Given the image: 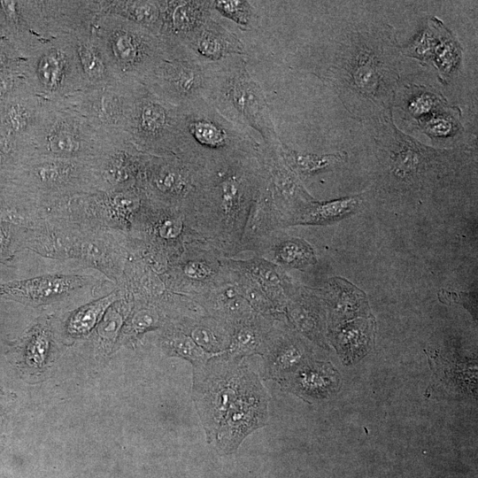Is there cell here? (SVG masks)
Wrapping results in <instances>:
<instances>
[{"label": "cell", "mask_w": 478, "mask_h": 478, "mask_svg": "<svg viewBox=\"0 0 478 478\" xmlns=\"http://www.w3.org/2000/svg\"><path fill=\"white\" fill-rule=\"evenodd\" d=\"M204 73L205 100L229 121L258 132L266 146H281L265 95L249 73L245 56L204 63Z\"/></svg>", "instance_id": "1"}, {"label": "cell", "mask_w": 478, "mask_h": 478, "mask_svg": "<svg viewBox=\"0 0 478 478\" xmlns=\"http://www.w3.org/2000/svg\"><path fill=\"white\" fill-rule=\"evenodd\" d=\"M258 148L249 130L227 120L204 97L178 106L176 153L227 160Z\"/></svg>", "instance_id": "2"}, {"label": "cell", "mask_w": 478, "mask_h": 478, "mask_svg": "<svg viewBox=\"0 0 478 478\" xmlns=\"http://www.w3.org/2000/svg\"><path fill=\"white\" fill-rule=\"evenodd\" d=\"M114 233L51 220L38 235L36 251L46 258L81 261L118 283L120 249Z\"/></svg>", "instance_id": "3"}, {"label": "cell", "mask_w": 478, "mask_h": 478, "mask_svg": "<svg viewBox=\"0 0 478 478\" xmlns=\"http://www.w3.org/2000/svg\"><path fill=\"white\" fill-rule=\"evenodd\" d=\"M215 378L198 399L204 423L213 435L230 419L254 408L266 405L258 380L244 368H230Z\"/></svg>", "instance_id": "4"}, {"label": "cell", "mask_w": 478, "mask_h": 478, "mask_svg": "<svg viewBox=\"0 0 478 478\" xmlns=\"http://www.w3.org/2000/svg\"><path fill=\"white\" fill-rule=\"evenodd\" d=\"M177 109L138 86L134 92L127 129L139 146L158 152H175L177 150Z\"/></svg>", "instance_id": "5"}, {"label": "cell", "mask_w": 478, "mask_h": 478, "mask_svg": "<svg viewBox=\"0 0 478 478\" xmlns=\"http://www.w3.org/2000/svg\"><path fill=\"white\" fill-rule=\"evenodd\" d=\"M167 55L146 81L144 86L162 100L180 106L204 97V63L181 44L165 42Z\"/></svg>", "instance_id": "6"}, {"label": "cell", "mask_w": 478, "mask_h": 478, "mask_svg": "<svg viewBox=\"0 0 478 478\" xmlns=\"http://www.w3.org/2000/svg\"><path fill=\"white\" fill-rule=\"evenodd\" d=\"M96 281L89 274H45L0 283V295L33 305H49L95 288Z\"/></svg>", "instance_id": "7"}, {"label": "cell", "mask_w": 478, "mask_h": 478, "mask_svg": "<svg viewBox=\"0 0 478 478\" xmlns=\"http://www.w3.org/2000/svg\"><path fill=\"white\" fill-rule=\"evenodd\" d=\"M162 24L159 36L183 44L214 13L212 1H160Z\"/></svg>", "instance_id": "8"}, {"label": "cell", "mask_w": 478, "mask_h": 478, "mask_svg": "<svg viewBox=\"0 0 478 478\" xmlns=\"http://www.w3.org/2000/svg\"><path fill=\"white\" fill-rule=\"evenodd\" d=\"M202 63H212L232 55H246L239 37L217 19L215 12L183 44Z\"/></svg>", "instance_id": "9"}, {"label": "cell", "mask_w": 478, "mask_h": 478, "mask_svg": "<svg viewBox=\"0 0 478 478\" xmlns=\"http://www.w3.org/2000/svg\"><path fill=\"white\" fill-rule=\"evenodd\" d=\"M352 53L345 65L350 85L366 98L381 97L387 84L382 60L366 47H358Z\"/></svg>", "instance_id": "10"}, {"label": "cell", "mask_w": 478, "mask_h": 478, "mask_svg": "<svg viewBox=\"0 0 478 478\" xmlns=\"http://www.w3.org/2000/svg\"><path fill=\"white\" fill-rule=\"evenodd\" d=\"M389 153L390 173L402 181H411L426 170L433 150L397 131Z\"/></svg>", "instance_id": "11"}, {"label": "cell", "mask_w": 478, "mask_h": 478, "mask_svg": "<svg viewBox=\"0 0 478 478\" xmlns=\"http://www.w3.org/2000/svg\"><path fill=\"white\" fill-rule=\"evenodd\" d=\"M147 177L151 189L164 197H181L192 188L191 173L176 160L151 163Z\"/></svg>", "instance_id": "12"}, {"label": "cell", "mask_w": 478, "mask_h": 478, "mask_svg": "<svg viewBox=\"0 0 478 478\" xmlns=\"http://www.w3.org/2000/svg\"><path fill=\"white\" fill-rule=\"evenodd\" d=\"M122 297L121 290L115 289L74 310L65 324L66 335L75 339L89 335L96 328L108 308Z\"/></svg>", "instance_id": "13"}, {"label": "cell", "mask_w": 478, "mask_h": 478, "mask_svg": "<svg viewBox=\"0 0 478 478\" xmlns=\"http://www.w3.org/2000/svg\"><path fill=\"white\" fill-rule=\"evenodd\" d=\"M140 166L137 158L120 151L106 159L99 173L110 189H127L131 188Z\"/></svg>", "instance_id": "14"}, {"label": "cell", "mask_w": 478, "mask_h": 478, "mask_svg": "<svg viewBox=\"0 0 478 478\" xmlns=\"http://www.w3.org/2000/svg\"><path fill=\"white\" fill-rule=\"evenodd\" d=\"M282 151L290 166L303 174H313L331 170L345 159V155L343 153H303L285 146H282Z\"/></svg>", "instance_id": "15"}, {"label": "cell", "mask_w": 478, "mask_h": 478, "mask_svg": "<svg viewBox=\"0 0 478 478\" xmlns=\"http://www.w3.org/2000/svg\"><path fill=\"white\" fill-rule=\"evenodd\" d=\"M359 197L334 199L313 204L305 215L306 223H332L353 214L359 207Z\"/></svg>", "instance_id": "16"}, {"label": "cell", "mask_w": 478, "mask_h": 478, "mask_svg": "<svg viewBox=\"0 0 478 478\" xmlns=\"http://www.w3.org/2000/svg\"><path fill=\"white\" fill-rule=\"evenodd\" d=\"M128 20L143 26L159 35L162 24L160 1H131L120 4Z\"/></svg>", "instance_id": "17"}, {"label": "cell", "mask_w": 478, "mask_h": 478, "mask_svg": "<svg viewBox=\"0 0 478 478\" xmlns=\"http://www.w3.org/2000/svg\"><path fill=\"white\" fill-rule=\"evenodd\" d=\"M223 175L216 185L220 205L226 213L232 212L241 202L249 178L243 177V172L232 168L222 173Z\"/></svg>", "instance_id": "18"}, {"label": "cell", "mask_w": 478, "mask_h": 478, "mask_svg": "<svg viewBox=\"0 0 478 478\" xmlns=\"http://www.w3.org/2000/svg\"><path fill=\"white\" fill-rule=\"evenodd\" d=\"M212 8L220 16L227 18L243 31L252 29L258 21L254 2L245 0H215Z\"/></svg>", "instance_id": "19"}, {"label": "cell", "mask_w": 478, "mask_h": 478, "mask_svg": "<svg viewBox=\"0 0 478 478\" xmlns=\"http://www.w3.org/2000/svg\"><path fill=\"white\" fill-rule=\"evenodd\" d=\"M125 309L126 302L122 297L108 308L95 328L97 343L102 349L110 351L116 342L125 320Z\"/></svg>", "instance_id": "20"}, {"label": "cell", "mask_w": 478, "mask_h": 478, "mask_svg": "<svg viewBox=\"0 0 478 478\" xmlns=\"http://www.w3.org/2000/svg\"><path fill=\"white\" fill-rule=\"evenodd\" d=\"M51 345L50 329L42 324L33 328L26 343V359L33 366L44 365Z\"/></svg>", "instance_id": "21"}, {"label": "cell", "mask_w": 478, "mask_h": 478, "mask_svg": "<svg viewBox=\"0 0 478 478\" xmlns=\"http://www.w3.org/2000/svg\"><path fill=\"white\" fill-rule=\"evenodd\" d=\"M460 48L450 36L436 35L432 58L443 74H450L460 60Z\"/></svg>", "instance_id": "22"}, {"label": "cell", "mask_w": 478, "mask_h": 478, "mask_svg": "<svg viewBox=\"0 0 478 478\" xmlns=\"http://www.w3.org/2000/svg\"><path fill=\"white\" fill-rule=\"evenodd\" d=\"M27 230L0 219V263L11 261L25 248Z\"/></svg>", "instance_id": "23"}, {"label": "cell", "mask_w": 478, "mask_h": 478, "mask_svg": "<svg viewBox=\"0 0 478 478\" xmlns=\"http://www.w3.org/2000/svg\"><path fill=\"white\" fill-rule=\"evenodd\" d=\"M48 151L54 158L70 160L81 155V143L71 131H55L48 139Z\"/></svg>", "instance_id": "24"}, {"label": "cell", "mask_w": 478, "mask_h": 478, "mask_svg": "<svg viewBox=\"0 0 478 478\" xmlns=\"http://www.w3.org/2000/svg\"><path fill=\"white\" fill-rule=\"evenodd\" d=\"M277 256L287 265L297 266L314 261L312 250L303 242L296 240L282 243L278 248Z\"/></svg>", "instance_id": "25"}, {"label": "cell", "mask_w": 478, "mask_h": 478, "mask_svg": "<svg viewBox=\"0 0 478 478\" xmlns=\"http://www.w3.org/2000/svg\"><path fill=\"white\" fill-rule=\"evenodd\" d=\"M166 345L174 354L193 361H203L209 356L193 339L185 335H171L166 339Z\"/></svg>", "instance_id": "26"}, {"label": "cell", "mask_w": 478, "mask_h": 478, "mask_svg": "<svg viewBox=\"0 0 478 478\" xmlns=\"http://www.w3.org/2000/svg\"><path fill=\"white\" fill-rule=\"evenodd\" d=\"M436 39V35L428 27H424L407 46L408 55L420 60L429 59L433 55Z\"/></svg>", "instance_id": "27"}, {"label": "cell", "mask_w": 478, "mask_h": 478, "mask_svg": "<svg viewBox=\"0 0 478 478\" xmlns=\"http://www.w3.org/2000/svg\"><path fill=\"white\" fill-rule=\"evenodd\" d=\"M78 54L83 70L90 78L96 80L103 77L104 72L103 59L95 47L88 43L81 44Z\"/></svg>", "instance_id": "28"}, {"label": "cell", "mask_w": 478, "mask_h": 478, "mask_svg": "<svg viewBox=\"0 0 478 478\" xmlns=\"http://www.w3.org/2000/svg\"><path fill=\"white\" fill-rule=\"evenodd\" d=\"M437 98L429 92H420L413 95L407 103V108L413 116L429 113L437 104Z\"/></svg>", "instance_id": "29"}, {"label": "cell", "mask_w": 478, "mask_h": 478, "mask_svg": "<svg viewBox=\"0 0 478 478\" xmlns=\"http://www.w3.org/2000/svg\"><path fill=\"white\" fill-rule=\"evenodd\" d=\"M438 298L443 303L454 302L461 304L474 314V311L476 309V295L474 293L448 291L442 289L438 291Z\"/></svg>", "instance_id": "30"}, {"label": "cell", "mask_w": 478, "mask_h": 478, "mask_svg": "<svg viewBox=\"0 0 478 478\" xmlns=\"http://www.w3.org/2000/svg\"><path fill=\"white\" fill-rule=\"evenodd\" d=\"M454 129L451 118L444 115H435L425 124V130L433 136H448Z\"/></svg>", "instance_id": "31"}, {"label": "cell", "mask_w": 478, "mask_h": 478, "mask_svg": "<svg viewBox=\"0 0 478 478\" xmlns=\"http://www.w3.org/2000/svg\"><path fill=\"white\" fill-rule=\"evenodd\" d=\"M182 230L181 220L173 217L164 218L158 222L155 232L163 240H173L178 237Z\"/></svg>", "instance_id": "32"}, {"label": "cell", "mask_w": 478, "mask_h": 478, "mask_svg": "<svg viewBox=\"0 0 478 478\" xmlns=\"http://www.w3.org/2000/svg\"><path fill=\"white\" fill-rule=\"evenodd\" d=\"M158 314L151 309H141L132 317L131 328L138 334L148 328H153L158 322Z\"/></svg>", "instance_id": "33"}, {"label": "cell", "mask_w": 478, "mask_h": 478, "mask_svg": "<svg viewBox=\"0 0 478 478\" xmlns=\"http://www.w3.org/2000/svg\"><path fill=\"white\" fill-rule=\"evenodd\" d=\"M57 60L56 57L49 56L39 65V73L49 85H53L60 79L61 64Z\"/></svg>", "instance_id": "34"}, {"label": "cell", "mask_w": 478, "mask_h": 478, "mask_svg": "<svg viewBox=\"0 0 478 478\" xmlns=\"http://www.w3.org/2000/svg\"><path fill=\"white\" fill-rule=\"evenodd\" d=\"M236 347L243 351L252 350L256 345V335L250 328H242L235 336Z\"/></svg>", "instance_id": "35"}, {"label": "cell", "mask_w": 478, "mask_h": 478, "mask_svg": "<svg viewBox=\"0 0 478 478\" xmlns=\"http://www.w3.org/2000/svg\"><path fill=\"white\" fill-rule=\"evenodd\" d=\"M183 271L188 277L192 279H204L211 273V269L207 265L198 261H190L187 263Z\"/></svg>", "instance_id": "36"}, {"label": "cell", "mask_w": 478, "mask_h": 478, "mask_svg": "<svg viewBox=\"0 0 478 478\" xmlns=\"http://www.w3.org/2000/svg\"><path fill=\"white\" fill-rule=\"evenodd\" d=\"M193 340L197 344L208 349L214 348L216 339L213 334L206 328H197L192 332Z\"/></svg>", "instance_id": "37"}, {"label": "cell", "mask_w": 478, "mask_h": 478, "mask_svg": "<svg viewBox=\"0 0 478 478\" xmlns=\"http://www.w3.org/2000/svg\"><path fill=\"white\" fill-rule=\"evenodd\" d=\"M259 278L267 285L274 286L280 282V278L275 271L268 267H259L258 270Z\"/></svg>", "instance_id": "38"}, {"label": "cell", "mask_w": 478, "mask_h": 478, "mask_svg": "<svg viewBox=\"0 0 478 478\" xmlns=\"http://www.w3.org/2000/svg\"><path fill=\"white\" fill-rule=\"evenodd\" d=\"M221 301L225 305L234 309L238 306L239 298L234 289H227L221 294Z\"/></svg>", "instance_id": "39"}, {"label": "cell", "mask_w": 478, "mask_h": 478, "mask_svg": "<svg viewBox=\"0 0 478 478\" xmlns=\"http://www.w3.org/2000/svg\"><path fill=\"white\" fill-rule=\"evenodd\" d=\"M4 182H3V181H0V186H1L2 184H4ZM5 183H6V182H5Z\"/></svg>", "instance_id": "40"}]
</instances>
